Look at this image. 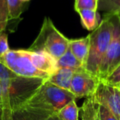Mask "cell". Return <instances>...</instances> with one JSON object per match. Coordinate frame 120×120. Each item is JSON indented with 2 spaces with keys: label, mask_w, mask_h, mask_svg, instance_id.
Wrapping results in <instances>:
<instances>
[{
  "label": "cell",
  "mask_w": 120,
  "mask_h": 120,
  "mask_svg": "<svg viewBox=\"0 0 120 120\" xmlns=\"http://www.w3.org/2000/svg\"><path fill=\"white\" fill-rule=\"evenodd\" d=\"M47 79L40 78H16L2 81L3 112H11L26 105Z\"/></svg>",
  "instance_id": "1"
},
{
  "label": "cell",
  "mask_w": 120,
  "mask_h": 120,
  "mask_svg": "<svg viewBox=\"0 0 120 120\" xmlns=\"http://www.w3.org/2000/svg\"><path fill=\"white\" fill-rule=\"evenodd\" d=\"M114 23L112 15L104 14L99 26L90 34V51L86 70L99 79L101 62L112 38Z\"/></svg>",
  "instance_id": "2"
},
{
  "label": "cell",
  "mask_w": 120,
  "mask_h": 120,
  "mask_svg": "<svg viewBox=\"0 0 120 120\" xmlns=\"http://www.w3.org/2000/svg\"><path fill=\"white\" fill-rule=\"evenodd\" d=\"M69 48V39L54 26L50 17H45L38 36L28 50L45 52L56 60L59 59Z\"/></svg>",
  "instance_id": "3"
},
{
  "label": "cell",
  "mask_w": 120,
  "mask_h": 120,
  "mask_svg": "<svg viewBox=\"0 0 120 120\" xmlns=\"http://www.w3.org/2000/svg\"><path fill=\"white\" fill-rule=\"evenodd\" d=\"M72 101L76 98L70 91L57 87L47 79L26 105L56 114Z\"/></svg>",
  "instance_id": "4"
},
{
  "label": "cell",
  "mask_w": 120,
  "mask_h": 120,
  "mask_svg": "<svg viewBox=\"0 0 120 120\" xmlns=\"http://www.w3.org/2000/svg\"><path fill=\"white\" fill-rule=\"evenodd\" d=\"M0 61L17 76L45 79L50 78L48 74L40 71L34 66L28 50H10L0 57Z\"/></svg>",
  "instance_id": "5"
},
{
  "label": "cell",
  "mask_w": 120,
  "mask_h": 120,
  "mask_svg": "<svg viewBox=\"0 0 120 120\" xmlns=\"http://www.w3.org/2000/svg\"><path fill=\"white\" fill-rule=\"evenodd\" d=\"M112 38L99 67V80H104L120 65V16L112 15Z\"/></svg>",
  "instance_id": "6"
},
{
  "label": "cell",
  "mask_w": 120,
  "mask_h": 120,
  "mask_svg": "<svg viewBox=\"0 0 120 120\" xmlns=\"http://www.w3.org/2000/svg\"><path fill=\"white\" fill-rule=\"evenodd\" d=\"M99 81V79L87 72V70L75 72L71 83L70 92L76 99L90 97L95 92Z\"/></svg>",
  "instance_id": "7"
},
{
  "label": "cell",
  "mask_w": 120,
  "mask_h": 120,
  "mask_svg": "<svg viewBox=\"0 0 120 120\" xmlns=\"http://www.w3.org/2000/svg\"><path fill=\"white\" fill-rule=\"evenodd\" d=\"M98 103L103 105L120 120V89L113 87L104 81H99L95 92L93 95Z\"/></svg>",
  "instance_id": "8"
},
{
  "label": "cell",
  "mask_w": 120,
  "mask_h": 120,
  "mask_svg": "<svg viewBox=\"0 0 120 120\" xmlns=\"http://www.w3.org/2000/svg\"><path fill=\"white\" fill-rule=\"evenodd\" d=\"M53 113L24 105L11 112H3V120H48Z\"/></svg>",
  "instance_id": "9"
},
{
  "label": "cell",
  "mask_w": 120,
  "mask_h": 120,
  "mask_svg": "<svg viewBox=\"0 0 120 120\" xmlns=\"http://www.w3.org/2000/svg\"><path fill=\"white\" fill-rule=\"evenodd\" d=\"M28 50V49H27ZM33 65L40 71L51 76L58 70L57 60L45 52H32L28 50Z\"/></svg>",
  "instance_id": "10"
},
{
  "label": "cell",
  "mask_w": 120,
  "mask_h": 120,
  "mask_svg": "<svg viewBox=\"0 0 120 120\" xmlns=\"http://www.w3.org/2000/svg\"><path fill=\"white\" fill-rule=\"evenodd\" d=\"M69 49L86 68L90 51V35L77 39H69Z\"/></svg>",
  "instance_id": "11"
},
{
  "label": "cell",
  "mask_w": 120,
  "mask_h": 120,
  "mask_svg": "<svg viewBox=\"0 0 120 120\" xmlns=\"http://www.w3.org/2000/svg\"><path fill=\"white\" fill-rule=\"evenodd\" d=\"M74 73L75 72L68 69H58L56 73L49 78L48 81L60 88L70 91Z\"/></svg>",
  "instance_id": "12"
},
{
  "label": "cell",
  "mask_w": 120,
  "mask_h": 120,
  "mask_svg": "<svg viewBox=\"0 0 120 120\" xmlns=\"http://www.w3.org/2000/svg\"><path fill=\"white\" fill-rule=\"evenodd\" d=\"M80 16L81 22L86 30L89 31H94L99 25L100 24L101 20L98 11H92V10H80L77 11Z\"/></svg>",
  "instance_id": "13"
},
{
  "label": "cell",
  "mask_w": 120,
  "mask_h": 120,
  "mask_svg": "<svg viewBox=\"0 0 120 120\" xmlns=\"http://www.w3.org/2000/svg\"><path fill=\"white\" fill-rule=\"evenodd\" d=\"M57 65H58V69H68L74 72H78L86 70L83 65L72 54L69 48L67 50V52L59 59L57 60Z\"/></svg>",
  "instance_id": "14"
},
{
  "label": "cell",
  "mask_w": 120,
  "mask_h": 120,
  "mask_svg": "<svg viewBox=\"0 0 120 120\" xmlns=\"http://www.w3.org/2000/svg\"><path fill=\"white\" fill-rule=\"evenodd\" d=\"M81 120H99L98 115V102L93 96L87 97L79 109Z\"/></svg>",
  "instance_id": "15"
},
{
  "label": "cell",
  "mask_w": 120,
  "mask_h": 120,
  "mask_svg": "<svg viewBox=\"0 0 120 120\" xmlns=\"http://www.w3.org/2000/svg\"><path fill=\"white\" fill-rule=\"evenodd\" d=\"M55 114L60 120H79V108L76 101H71Z\"/></svg>",
  "instance_id": "16"
},
{
  "label": "cell",
  "mask_w": 120,
  "mask_h": 120,
  "mask_svg": "<svg viewBox=\"0 0 120 120\" xmlns=\"http://www.w3.org/2000/svg\"><path fill=\"white\" fill-rule=\"evenodd\" d=\"M105 14L120 16V0H98V10Z\"/></svg>",
  "instance_id": "17"
},
{
  "label": "cell",
  "mask_w": 120,
  "mask_h": 120,
  "mask_svg": "<svg viewBox=\"0 0 120 120\" xmlns=\"http://www.w3.org/2000/svg\"><path fill=\"white\" fill-rule=\"evenodd\" d=\"M8 11V20H16L21 16L25 8V3L20 0H6Z\"/></svg>",
  "instance_id": "18"
},
{
  "label": "cell",
  "mask_w": 120,
  "mask_h": 120,
  "mask_svg": "<svg viewBox=\"0 0 120 120\" xmlns=\"http://www.w3.org/2000/svg\"><path fill=\"white\" fill-rule=\"evenodd\" d=\"M74 8L76 11L84 9L97 11L98 0H75Z\"/></svg>",
  "instance_id": "19"
},
{
  "label": "cell",
  "mask_w": 120,
  "mask_h": 120,
  "mask_svg": "<svg viewBox=\"0 0 120 120\" xmlns=\"http://www.w3.org/2000/svg\"><path fill=\"white\" fill-rule=\"evenodd\" d=\"M101 81H104V82L113 87L120 88V65L104 80Z\"/></svg>",
  "instance_id": "20"
},
{
  "label": "cell",
  "mask_w": 120,
  "mask_h": 120,
  "mask_svg": "<svg viewBox=\"0 0 120 120\" xmlns=\"http://www.w3.org/2000/svg\"><path fill=\"white\" fill-rule=\"evenodd\" d=\"M8 21V11L6 0H0V26L6 30Z\"/></svg>",
  "instance_id": "21"
},
{
  "label": "cell",
  "mask_w": 120,
  "mask_h": 120,
  "mask_svg": "<svg viewBox=\"0 0 120 120\" xmlns=\"http://www.w3.org/2000/svg\"><path fill=\"white\" fill-rule=\"evenodd\" d=\"M98 115L99 120H118L108 108L98 103Z\"/></svg>",
  "instance_id": "22"
},
{
  "label": "cell",
  "mask_w": 120,
  "mask_h": 120,
  "mask_svg": "<svg viewBox=\"0 0 120 120\" xmlns=\"http://www.w3.org/2000/svg\"><path fill=\"white\" fill-rule=\"evenodd\" d=\"M10 51L8 44V34L4 31L0 32V57L4 56L8 52Z\"/></svg>",
  "instance_id": "23"
},
{
  "label": "cell",
  "mask_w": 120,
  "mask_h": 120,
  "mask_svg": "<svg viewBox=\"0 0 120 120\" xmlns=\"http://www.w3.org/2000/svg\"><path fill=\"white\" fill-rule=\"evenodd\" d=\"M17 76V74H15L11 70H9L6 65L0 61V82L13 79Z\"/></svg>",
  "instance_id": "24"
},
{
  "label": "cell",
  "mask_w": 120,
  "mask_h": 120,
  "mask_svg": "<svg viewBox=\"0 0 120 120\" xmlns=\"http://www.w3.org/2000/svg\"><path fill=\"white\" fill-rule=\"evenodd\" d=\"M0 106L3 107V96H2V86L0 82Z\"/></svg>",
  "instance_id": "25"
},
{
  "label": "cell",
  "mask_w": 120,
  "mask_h": 120,
  "mask_svg": "<svg viewBox=\"0 0 120 120\" xmlns=\"http://www.w3.org/2000/svg\"><path fill=\"white\" fill-rule=\"evenodd\" d=\"M48 120H60L58 118V116L56 115V114H53V115H51L50 118L48 119Z\"/></svg>",
  "instance_id": "26"
},
{
  "label": "cell",
  "mask_w": 120,
  "mask_h": 120,
  "mask_svg": "<svg viewBox=\"0 0 120 120\" xmlns=\"http://www.w3.org/2000/svg\"><path fill=\"white\" fill-rule=\"evenodd\" d=\"M0 120H3V109L0 106Z\"/></svg>",
  "instance_id": "27"
},
{
  "label": "cell",
  "mask_w": 120,
  "mask_h": 120,
  "mask_svg": "<svg viewBox=\"0 0 120 120\" xmlns=\"http://www.w3.org/2000/svg\"><path fill=\"white\" fill-rule=\"evenodd\" d=\"M21 2H22L23 3H27V2H29L30 1V0H20Z\"/></svg>",
  "instance_id": "28"
},
{
  "label": "cell",
  "mask_w": 120,
  "mask_h": 120,
  "mask_svg": "<svg viewBox=\"0 0 120 120\" xmlns=\"http://www.w3.org/2000/svg\"><path fill=\"white\" fill-rule=\"evenodd\" d=\"M4 29H3V27H2V26H0V32H2V31H4Z\"/></svg>",
  "instance_id": "29"
},
{
  "label": "cell",
  "mask_w": 120,
  "mask_h": 120,
  "mask_svg": "<svg viewBox=\"0 0 120 120\" xmlns=\"http://www.w3.org/2000/svg\"><path fill=\"white\" fill-rule=\"evenodd\" d=\"M119 89H120V88H119Z\"/></svg>",
  "instance_id": "30"
}]
</instances>
